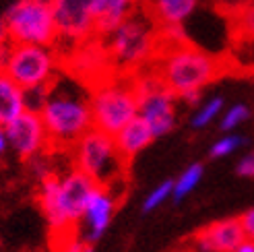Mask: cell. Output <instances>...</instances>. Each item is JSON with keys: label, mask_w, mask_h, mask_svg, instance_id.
<instances>
[{"label": "cell", "mask_w": 254, "mask_h": 252, "mask_svg": "<svg viewBox=\"0 0 254 252\" xmlns=\"http://www.w3.org/2000/svg\"><path fill=\"white\" fill-rule=\"evenodd\" d=\"M40 116L52 149H70L93 126L89 108V87L72 77H54L48 85Z\"/></svg>", "instance_id": "cell-1"}, {"label": "cell", "mask_w": 254, "mask_h": 252, "mask_svg": "<svg viewBox=\"0 0 254 252\" xmlns=\"http://www.w3.org/2000/svg\"><path fill=\"white\" fill-rule=\"evenodd\" d=\"M97 184L81 170L72 168L66 174L56 172L40 180V200L42 213L58 242L72 236L79 228L87 200Z\"/></svg>", "instance_id": "cell-2"}, {"label": "cell", "mask_w": 254, "mask_h": 252, "mask_svg": "<svg viewBox=\"0 0 254 252\" xmlns=\"http://www.w3.org/2000/svg\"><path fill=\"white\" fill-rule=\"evenodd\" d=\"M221 66L219 60L202 52V50L180 44L172 48H163L157 74L163 85L182 102L190 106H198L202 89L217 79Z\"/></svg>", "instance_id": "cell-3"}, {"label": "cell", "mask_w": 254, "mask_h": 252, "mask_svg": "<svg viewBox=\"0 0 254 252\" xmlns=\"http://www.w3.org/2000/svg\"><path fill=\"white\" fill-rule=\"evenodd\" d=\"M106 37V52L114 66L122 72H134L155 56L159 31L147 12L132 10Z\"/></svg>", "instance_id": "cell-4"}, {"label": "cell", "mask_w": 254, "mask_h": 252, "mask_svg": "<svg viewBox=\"0 0 254 252\" xmlns=\"http://www.w3.org/2000/svg\"><path fill=\"white\" fill-rule=\"evenodd\" d=\"M93 128L116 134L126 122L138 114V97L130 77L99 79L89 89Z\"/></svg>", "instance_id": "cell-5"}, {"label": "cell", "mask_w": 254, "mask_h": 252, "mask_svg": "<svg viewBox=\"0 0 254 252\" xmlns=\"http://www.w3.org/2000/svg\"><path fill=\"white\" fill-rule=\"evenodd\" d=\"M70 151L74 168L87 174L95 184L118 186L122 182L128 161L120 155L112 134L91 126L85 134L79 136Z\"/></svg>", "instance_id": "cell-6"}, {"label": "cell", "mask_w": 254, "mask_h": 252, "mask_svg": "<svg viewBox=\"0 0 254 252\" xmlns=\"http://www.w3.org/2000/svg\"><path fill=\"white\" fill-rule=\"evenodd\" d=\"M0 70L23 91L48 87L58 74V54L52 46L6 42L0 46Z\"/></svg>", "instance_id": "cell-7"}, {"label": "cell", "mask_w": 254, "mask_h": 252, "mask_svg": "<svg viewBox=\"0 0 254 252\" xmlns=\"http://www.w3.org/2000/svg\"><path fill=\"white\" fill-rule=\"evenodd\" d=\"M8 42L56 46L58 33L52 15V4L46 0H17L4 12Z\"/></svg>", "instance_id": "cell-8"}, {"label": "cell", "mask_w": 254, "mask_h": 252, "mask_svg": "<svg viewBox=\"0 0 254 252\" xmlns=\"http://www.w3.org/2000/svg\"><path fill=\"white\" fill-rule=\"evenodd\" d=\"M132 85L138 97V116H141L155 138L174 130L178 122V97L168 89L157 72L136 74Z\"/></svg>", "instance_id": "cell-9"}, {"label": "cell", "mask_w": 254, "mask_h": 252, "mask_svg": "<svg viewBox=\"0 0 254 252\" xmlns=\"http://www.w3.org/2000/svg\"><path fill=\"white\" fill-rule=\"evenodd\" d=\"M4 134L8 149L19 159L29 161L35 155L46 153L50 147V136L44 126L40 112L35 110H23L17 118L4 124Z\"/></svg>", "instance_id": "cell-10"}, {"label": "cell", "mask_w": 254, "mask_h": 252, "mask_svg": "<svg viewBox=\"0 0 254 252\" xmlns=\"http://www.w3.org/2000/svg\"><path fill=\"white\" fill-rule=\"evenodd\" d=\"M52 15L58 33L56 46H79L97 35L89 0H52Z\"/></svg>", "instance_id": "cell-11"}, {"label": "cell", "mask_w": 254, "mask_h": 252, "mask_svg": "<svg viewBox=\"0 0 254 252\" xmlns=\"http://www.w3.org/2000/svg\"><path fill=\"white\" fill-rule=\"evenodd\" d=\"M118 209V192L116 186H95L91 196L87 200V207L81 217V238L89 244H95L99 238L110 230L114 213Z\"/></svg>", "instance_id": "cell-12"}, {"label": "cell", "mask_w": 254, "mask_h": 252, "mask_svg": "<svg viewBox=\"0 0 254 252\" xmlns=\"http://www.w3.org/2000/svg\"><path fill=\"white\" fill-rule=\"evenodd\" d=\"M244 230L238 217L215 221L202 228L192 238V248L196 252H234V248L244 240Z\"/></svg>", "instance_id": "cell-13"}, {"label": "cell", "mask_w": 254, "mask_h": 252, "mask_svg": "<svg viewBox=\"0 0 254 252\" xmlns=\"http://www.w3.org/2000/svg\"><path fill=\"white\" fill-rule=\"evenodd\" d=\"M114 141H116L120 155L126 161H130L132 157H136L141 151H145L151 143H153L155 136L151 132L149 124L136 114L130 122H126L122 128L114 134Z\"/></svg>", "instance_id": "cell-14"}, {"label": "cell", "mask_w": 254, "mask_h": 252, "mask_svg": "<svg viewBox=\"0 0 254 252\" xmlns=\"http://www.w3.org/2000/svg\"><path fill=\"white\" fill-rule=\"evenodd\" d=\"M138 2L141 0H89L95 21V33L101 37L108 35L116 25H120L130 15Z\"/></svg>", "instance_id": "cell-15"}, {"label": "cell", "mask_w": 254, "mask_h": 252, "mask_svg": "<svg viewBox=\"0 0 254 252\" xmlns=\"http://www.w3.org/2000/svg\"><path fill=\"white\" fill-rule=\"evenodd\" d=\"M200 6V0H147V10L159 27L184 25Z\"/></svg>", "instance_id": "cell-16"}, {"label": "cell", "mask_w": 254, "mask_h": 252, "mask_svg": "<svg viewBox=\"0 0 254 252\" xmlns=\"http://www.w3.org/2000/svg\"><path fill=\"white\" fill-rule=\"evenodd\" d=\"M23 110H27L25 91L6 72L0 70V124L4 126L12 118H17Z\"/></svg>", "instance_id": "cell-17"}, {"label": "cell", "mask_w": 254, "mask_h": 252, "mask_svg": "<svg viewBox=\"0 0 254 252\" xmlns=\"http://www.w3.org/2000/svg\"><path fill=\"white\" fill-rule=\"evenodd\" d=\"M223 106H225V102H223L221 95H213V97L205 99V102L200 99V104L196 106L192 118H190V126H192L194 130L207 128L211 122H215L219 118V114L223 112Z\"/></svg>", "instance_id": "cell-18"}, {"label": "cell", "mask_w": 254, "mask_h": 252, "mask_svg": "<svg viewBox=\"0 0 254 252\" xmlns=\"http://www.w3.org/2000/svg\"><path fill=\"white\" fill-rule=\"evenodd\" d=\"M202 174H205V166H202V163H198V161H196V163H190V166L174 180L172 198H174V200L186 198V196L198 186V182L202 180Z\"/></svg>", "instance_id": "cell-19"}, {"label": "cell", "mask_w": 254, "mask_h": 252, "mask_svg": "<svg viewBox=\"0 0 254 252\" xmlns=\"http://www.w3.org/2000/svg\"><path fill=\"white\" fill-rule=\"evenodd\" d=\"M246 143V138L242 134H238V132H225L221 138H217L211 149H209V157L211 159H217V157H227V155H232L236 153V151L240 149Z\"/></svg>", "instance_id": "cell-20"}, {"label": "cell", "mask_w": 254, "mask_h": 252, "mask_svg": "<svg viewBox=\"0 0 254 252\" xmlns=\"http://www.w3.org/2000/svg\"><path fill=\"white\" fill-rule=\"evenodd\" d=\"M248 118H250V108L246 104H234V106H230L223 112V116L219 120V128L223 132H234Z\"/></svg>", "instance_id": "cell-21"}, {"label": "cell", "mask_w": 254, "mask_h": 252, "mask_svg": "<svg viewBox=\"0 0 254 252\" xmlns=\"http://www.w3.org/2000/svg\"><path fill=\"white\" fill-rule=\"evenodd\" d=\"M172 188H174V180H163L161 184H157L153 190L147 194V198L143 200V205H141L143 213H151V211L159 209L172 196Z\"/></svg>", "instance_id": "cell-22"}, {"label": "cell", "mask_w": 254, "mask_h": 252, "mask_svg": "<svg viewBox=\"0 0 254 252\" xmlns=\"http://www.w3.org/2000/svg\"><path fill=\"white\" fill-rule=\"evenodd\" d=\"M238 23H240V31H244L246 35L254 37V2H248L244 6V10L240 12Z\"/></svg>", "instance_id": "cell-23"}, {"label": "cell", "mask_w": 254, "mask_h": 252, "mask_svg": "<svg viewBox=\"0 0 254 252\" xmlns=\"http://www.w3.org/2000/svg\"><path fill=\"white\" fill-rule=\"evenodd\" d=\"M236 174L242 176V178H252L254 180V151H252V153H248V155H244L242 159L238 161Z\"/></svg>", "instance_id": "cell-24"}, {"label": "cell", "mask_w": 254, "mask_h": 252, "mask_svg": "<svg viewBox=\"0 0 254 252\" xmlns=\"http://www.w3.org/2000/svg\"><path fill=\"white\" fill-rule=\"evenodd\" d=\"M240 219V225H242L244 230V236L248 238V240H254V209H248Z\"/></svg>", "instance_id": "cell-25"}, {"label": "cell", "mask_w": 254, "mask_h": 252, "mask_svg": "<svg viewBox=\"0 0 254 252\" xmlns=\"http://www.w3.org/2000/svg\"><path fill=\"white\" fill-rule=\"evenodd\" d=\"M234 252H254V240H248V238H244V240L234 248Z\"/></svg>", "instance_id": "cell-26"}, {"label": "cell", "mask_w": 254, "mask_h": 252, "mask_svg": "<svg viewBox=\"0 0 254 252\" xmlns=\"http://www.w3.org/2000/svg\"><path fill=\"white\" fill-rule=\"evenodd\" d=\"M8 151V143H6V134H4V126L0 124V157Z\"/></svg>", "instance_id": "cell-27"}, {"label": "cell", "mask_w": 254, "mask_h": 252, "mask_svg": "<svg viewBox=\"0 0 254 252\" xmlns=\"http://www.w3.org/2000/svg\"><path fill=\"white\" fill-rule=\"evenodd\" d=\"M8 42V33H6V25H4V21L0 19V46H4Z\"/></svg>", "instance_id": "cell-28"}, {"label": "cell", "mask_w": 254, "mask_h": 252, "mask_svg": "<svg viewBox=\"0 0 254 252\" xmlns=\"http://www.w3.org/2000/svg\"><path fill=\"white\" fill-rule=\"evenodd\" d=\"M81 252H95V248H93V244H89V242H87V244L83 246V250H81Z\"/></svg>", "instance_id": "cell-29"}, {"label": "cell", "mask_w": 254, "mask_h": 252, "mask_svg": "<svg viewBox=\"0 0 254 252\" xmlns=\"http://www.w3.org/2000/svg\"><path fill=\"white\" fill-rule=\"evenodd\" d=\"M176 252H196L194 248H180V250H176Z\"/></svg>", "instance_id": "cell-30"}]
</instances>
